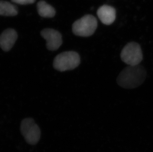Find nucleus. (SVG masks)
<instances>
[{"mask_svg":"<svg viewBox=\"0 0 153 152\" xmlns=\"http://www.w3.org/2000/svg\"><path fill=\"white\" fill-rule=\"evenodd\" d=\"M146 75V70L141 65H129L120 73L117 83L120 86L124 89H135L143 83Z\"/></svg>","mask_w":153,"mask_h":152,"instance_id":"f257e3e1","label":"nucleus"},{"mask_svg":"<svg viewBox=\"0 0 153 152\" xmlns=\"http://www.w3.org/2000/svg\"><path fill=\"white\" fill-rule=\"evenodd\" d=\"M98 21L92 15H87L77 20L72 24L74 34L80 37H89L92 35L97 29Z\"/></svg>","mask_w":153,"mask_h":152,"instance_id":"f03ea898","label":"nucleus"},{"mask_svg":"<svg viewBox=\"0 0 153 152\" xmlns=\"http://www.w3.org/2000/svg\"><path fill=\"white\" fill-rule=\"evenodd\" d=\"M80 63V58L78 53L73 51L60 53L55 58L53 67L58 71L63 72L75 69Z\"/></svg>","mask_w":153,"mask_h":152,"instance_id":"7ed1b4c3","label":"nucleus"},{"mask_svg":"<svg viewBox=\"0 0 153 152\" xmlns=\"http://www.w3.org/2000/svg\"><path fill=\"white\" fill-rule=\"evenodd\" d=\"M120 58L123 62L130 66L139 65L143 60L141 46L135 42L129 43L121 50Z\"/></svg>","mask_w":153,"mask_h":152,"instance_id":"20e7f679","label":"nucleus"},{"mask_svg":"<svg viewBox=\"0 0 153 152\" xmlns=\"http://www.w3.org/2000/svg\"><path fill=\"white\" fill-rule=\"evenodd\" d=\"M20 131L26 142L31 145L37 143L40 138L39 126L31 118H26L22 121Z\"/></svg>","mask_w":153,"mask_h":152,"instance_id":"39448f33","label":"nucleus"},{"mask_svg":"<svg viewBox=\"0 0 153 152\" xmlns=\"http://www.w3.org/2000/svg\"><path fill=\"white\" fill-rule=\"evenodd\" d=\"M41 35L46 41L47 47L49 50H56L62 44V35L56 30L50 28L43 29L41 32Z\"/></svg>","mask_w":153,"mask_h":152,"instance_id":"423d86ee","label":"nucleus"},{"mask_svg":"<svg viewBox=\"0 0 153 152\" xmlns=\"http://www.w3.org/2000/svg\"><path fill=\"white\" fill-rule=\"evenodd\" d=\"M17 39V34L14 29H6L0 35V47L4 52L12 49Z\"/></svg>","mask_w":153,"mask_h":152,"instance_id":"0eeeda50","label":"nucleus"},{"mask_svg":"<svg viewBox=\"0 0 153 152\" xmlns=\"http://www.w3.org/2000/svg\"><path fill=\"white\" fill-rule=\"evenodd\" d=\"M97 15L104 24L109 25L114 21L116 17V10L114 7L108 5H103L97 10Z\"/></svg>","mask_w":153,"mask_h":152,"instance_id":"6e6552de","label":"nucleus"},{"mask_svg":"<svg viewBox=\"0 0 153 152\" xmlns=\"http://www.w3.org/2000/svg\"><path fill=\"white\" fill-rule=\"evenodd\" d=\"M37 9L38 14L44 18H52L56 15L55 9L44 1L38 2Z\"/></svg>","mask_w":153,"mask_h":152,"instance_id":"1a4fd4ad","label":"nucleus"},{"mask_svg":"<svg viewBox=\"0 0 153 152\" xmlns=\"http://www.w3.org/2000/svg\"><path fill=\"white\" fill-rule=\"evenodd\" d=\"M18 14L17 7L9 1H0V15L13 16Z\"/></svg>","mask_w":153,"mask_h":152,"instance_id":"9d476101","label":"nucleus"},{"mask_svg":"<svg viewBox=\"0 0 153 152\" xmlns=\"http://www.w3.org/2000/svg\"><path fill=\"white\" fill-rule=\"evenodd\" d=\"M36 0H12L13 3L17 4H31L34 3Z\"/></svg>","mask_w":153,"mask_h":152,"instance_id":"9b49d317","label":"nucleus"}]
</instances>
